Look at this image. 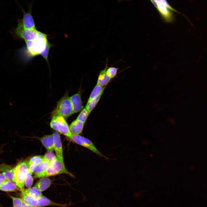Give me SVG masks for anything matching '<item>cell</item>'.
Returning <instances> with one entry per match:
<instances>
[{
  "label": "cell",
  "instance_id": "obj_1",
  "mask_svg": "<svg viewBox=\"0 0 207 207\" xmlns=\"http://www.w3.org/2000/svg\"><path fill=\"white\" fill-rule=\"evenodd\" d=\"M65 174L73 177V175L66 169L64 162L62 161L57 158L51 162L48 167L43 172L36 175L34 176L35 178H40L44 177H49Z\"/></svg>",
  "mask_w": 207,
  "mask_h": 207
},
{
  "label": "cell",
  "instance_id": "obj_2",
  "mask_svg": "<svg viewBox=\"0 0 207 207\" xmlns=\"http://www.w3.org/2000/svg\"><path fill=\"white\" fill-rule=\"evenodd\" d=\"M47 35L39 31L37 36L34 39L25 41L28 52L34 57L40 54L45 48L47 41Z\"/></svg>",
  "mask_w": 207,
  "mask_h": 207
},
{
  "label": "cell",
  "instance_id": "obj_3",
  "mask_svg": "<svg viewBox=\"0 0 207 207\" xmlns=\"http://www.w3.org/2000/svg\"><path fill=\"white\" fill-rule=\"evenodd\" d=\"M51 116L50 124L51 128L71 139L72 135L64 118L54 110L52 112Z\"/></svg>",
  "mask_w": 207,
  "mask_h": 207
},
{
  "label": "cell",
  "instance_id": "obj_4",
  "mask_svg": "<svg viewBox=\"0 0 207 207\" xmlns=\"http://www.w3.org/2000/svg\"><path fill=\"white\" fill-rule=\"evenodd\" d=\"M28 161H24L21 162L14 168L15 183L21 189L24 188L25 180L29 172Z\"/></svg>",
  "mask_w": 207,
  "mask_h": 207
},
{
  "label": "cell",
  "instance_id": "obj_5",
  "mask_svg": "<svg viewBox=\"0 0 207 207\" xmlns=\"http://www.w3.org/2000/svg\"><path fill=\"white\" fill-rule=\"evenodd\" d=\"M54 111L67 118L73 114L71 103L68 94H66L57 102Z\"/></svg>",
  "mask_w": 207,
  "mask_h": 207
},
{
  "label": "cell",
  "instance_id": "obj_6",
  "mask_svg": "<svg viewBox=\"0 0 207 207\" xmlns=\"http://www.w3.org/2000/svg\"><path fill=\"white\" fill-rule=\"evenodd\" d=\"M18 25L15 30L16 34L25 41H31L38 36L39 31L36 29H29L24 28L20 19L18 21Z\"/></svg>",
  "mask_w": 207,
  "mask_h": 207
},
{
  "label": "cell",
  "instance_id": "obj_7",
  "mask_svg": "<svg viewBox=\"0 0 207 207\" xmlns=\"http://www.w3.org/2000/svg\"><path fill=\"white\" fill-rule=\"evenodd\" d=\"M71 140L76 143L88 149L100 156L107 159H108V158L98 150L91 140L86 138L79 135H72Z\"/></svg>",
  "mask_w": 207,
  "mask_h": 207
},
{
  "label": "cell",
  "instance_id": "obj_8",
  "mask_svg": "<svg viewBox=\"0 0 207 207\" xmlns=\"http://www.w3.org/2000/svg\"><path fill=\"white\" fill-rule=\"evenodd\" d=\"M32 4L30 3L28 6V10L25 12L21 7L22 11L23 16L22 19H20L24 28L29 29H36L34 20L32 15Z\"/></svg>",
  "mask_w": 207,
  "mask_h": 207
},
{
  "label": "cell",
  "instance_id": "obj_9",
  "mask_svg": "<svg viewBox=\"0 0 207 207\" xmlns=\"http://www.w3.org/2000/svg\"><path fill=\"white\" fill-rule=\"evenodd\" d=\"M52 134L54 149L56 157L62 161L64 162L62 143L59 133L55 131Z\"/></svg>",
  "mask_w": 207,
  "mask_h": 207
},
{
  "label": "cell",
  "instance_id": "obj_10",
  "mask_svg": "<svg viewBox=\"0 0 207 207\" xmlns=\"http://www.w3.org/2000/svg\"><path fill=\"white\" fill-rule=\"evenodd\" d=\"M152 2L156 7L161 16L166 22L170 23L172 21L173 17L172 14L164 4L160 2Z\"/></svg>",
  "mask_w": 207,
  "mask_h": 207
},
{
  "label": "cell",
  "instance_id": "obj_11",
  "mask_svg": "<svg viewBox=\"0 0 207 207\" xmlns=\"http://www.w3.org/2000/svg\"><path fill=\"white\" fill-rule=\"evenodd\" d=\"M70 98L72 106L73 114L80 111L83 108L80 94L77 93L70 97Z\"/></svg>",
  "mask_w": 207,
  "mask_h": 207
},
{
  "label": "cell",
  "instance_id": "obj_12",
  "mask_svg": "<svg viewBox=\"0 0 207 207\" xmlns=\"http://www.w3.org/2000/svg\"><path fill=\"white\" fill-rule=\"evenodd\" d=\"M39 139L47 151H54L52 134L44 135L39 138Z\"/></svg>",
  "mask_w": 207,
  "mask_h": 207
},
{
  "label": "cell",
  "instance_id": "obj_13",
  "mask_svg": "<svg viewBox=\"0 0 207 207\" xmlns=\"http://www.w3.org/2000/svg\"><path fill=\"white\" fill-rule=\"evenodd\" d=\"M84 124L76 119L69 126L70 131L72 135H78L82 132Z\"/></svg>",
  "mask_w": 207,
  "mask_h": 207
},
{
  "label": "cell",
  "instance_id": "obj_14",
  "mask_svg": "<svg viewBox=\"0 0 207 207\" xmlns=\"http://www.w3.org/2000/svg\"><path fill=\"white\" fill-rule=\"evenodd\" d=\"M108 68V62L106 64L104 69L101 70L99 73L98 78L97 84L103 86L107 85L110 81L111 78L106 74V72Z\"/></svg>",
  "mask_w": 207,
  "mask_h": 207
},
{
  "label": "cell",
  "instance_id": "obj_15",
  "mask_svg": "<svg viewBox=\"0 0 207 207\" xmlns=\"http://www.w3.org/2000/svg\"><path fill=\"white\" fill-rule=\"evenodd\" d=\"M36 183L35 186L41 192L44 191L49 188L51 184V181L48 177L40 178Z\"/></svg>",
  "mask_w": 207,
  "mask_h": 207
},
{
  "label": "cell",
  "instance_id": "obj_16",
  "mask_svg": "<svg viewBox=\"0 0 207 207\" xmlns=\"http://www.w3.org/2000/svg\"><path fill=\"white\" fill-rule=\"evenodd\" d=\"M37 207H41L49 205L65 206V204H61L54 202L47 198L43 195L38 199Z\"/></svg>",
  "mask_w": 207,
  "mask_h": 207
},
{
  "label": "cell",
  "instance_id": "obj_17",
  "mask_svg": "<svg viewBox=\"0 0 207 207\" xmlns=\"http://www.w3.org/2000/svg\"><path fill=\"white\" fill-rule=\"evenodd\" d=\"M18 187L12 181L6 180L0 186V190L5 192H12L17 190Z\"/></svg>",
  "mask_w": 207,
  "mask_h": 207
},
{
  "label": "cell",
  "instance_id": "obj_18",
  "mask_svg": "<svg viewBox=\"0 0 207 207\" xmlns=\"http://www.w3.org/2000/svg\"><path fill=\"white\" fill-rule=\"evenodd\" d=\"M43 160V156L37 155L31 157L28 161V170L32 175L33 168L40 163Z\"/></svg>",
  "mask_w": 207,
  "mask_h": 207
},
{
  "label": "cell",
  "instance_id": "obj_19",
  "mask_svg": "<svg viewBox=\"0 0 207 207\" xmlns=\"http://www.w3.org/2000/svg\"><path fill=\"white\" fill-rule=\"evenodd\" d=\"M50 163L46 161H43L38 165L35 166L32 171V174L34 176L38 175L45 171L49 166Z\"/></svg>",
  "mask_w": 207,
  "mask_h": 207
},
{
  "label": "cell",
  "instance_id": "obj_20",
  "mask_svg": "<svg viewBox=\"0 0 207 207\" xmlns=\"http://www.w3.org/2000/svg\"><path fill=\"white\" fill-rule=\"evenodd\" d=\"M21 191L22 199L25 203L34 207H37L38 199L34 198L22 191Z\"/></svg>",
  "mask_w": 207,
  "mask_h": 207
},
{
  "label": "cell",
  "instance_id": "obj_21",
  "mask_svg": "<svg viewBox=\"0 0 207 207\" xmlns=\"http://www.w3.org/2000/svg\"><path fill=\"white\" fill-rule=\"evenodd\" d=\"M21 190L25 193L36 199H38L43 195L41 191L35 186Z\"/></svg>",
  "mask_w": 207,
  "mask_h": 207
},
{
  "label": "cell",
  "instance_id": "obj_22",
  "mask_svg": "<svg viewBox=\"0 0 207 207\" xmlns=\"http://www.w3.org/2000/svg\"><path fill=\"white\" fill-rule=\"evenodd\" d=\"M105 88V87H103L96 84L91 94L87 103H89L96 96L101 94H102Z\"/></svg>",
  "mask_w": 207,
  "mask_h": 207
},
{
  "label": "cell",
  "instance_id": "obj_23",
  "mask_svg": "<svg viewBox=\"0 0 207 207\" xmlns=\"http://www.w3.org/2000/svg\"><path fill=\"white\" fill-rule=\"evenodd\" d=\"M102 94L99 95L91 100L89 103H87L85 108L88 111L89 114L95 107L99 100Z\"/></svg>",
  "mask_w": 207,
  "mask_h": 207
},
{
  "label": "cell",
  "instance_id": "obj_24",
  "mask_svg": "<svg viewBox=\"0 0 207 207\" xmlns=\"http://www.w3.org/2000/svg\"><path fill=\"white\" fill-rule=\"evenodd\" d=\"M2 174L5 176L7 180L12 181L15 183V174L14 168L4 171Z\"/></svg>",
  "mask_w": 207,
  "mask_h": 207
},
{
  "label": "cell",
  "instance_id": "obj_25",
  "mask_svg": "<svg viewBox=\"0 0 207 207\" xmlns=\"http://www.w3.org/2000/svg\"><path fill=\"white\" fill-rule=\"evenodd\" d=\"M89 114L85 108H84L82 110L76 119L85 124Z\"/></svg>",
  "mask_w": 207,
  "mask_h": 207
},
{
  "label": "cell",
  "instance_id": "obj_26",
  "mask_svg": "<svg viewBox=\"0 0 207 207\" xmlns=\"http://www.w3.org/2000/svg\"><path fill=\"white\" fill-rule=\"evenodd\" d=\"M118 69V68L113 66L109 67L106 69V73L107 75L111 79L116 76Z\"/></svg>",
  "mask_w": 207,
  "mask_h": 207
},
{
  "label": "cell",
  "instance_id": "obj_27",
  "mask_svg": "<svg viewBox=\"0 0 207 207\" xmlns=\"http://www.w3.org/2000/svg\"><path fill=\"white\" fill-rule=\"evenodd\" d=\"M52 45L47 41L45 48L40 54L45 60L47 63H48V57L49 51Z\"/></svg>",
  "mask_w": 207,
  "mask_h": 207
},
{
  "label": "cell",
  "instance_id": "obj_28",
  "mask_svg": "<svg viewBox=\"0 0 207 207\" xmlns=\"http://www.w3.org/2000/svg\"><path fill=\"white\" fill-rule=\"evenodd\" d=\"M56 158V155L53 151H47L43 156V160L46 161L50 163Z\"/></svg>",
  "mask_w": 207,
  "mask_h": 207
},
{
  "label": "cell",
  "instance_id": "obj_29",
  "mask_svg": "<svg viewBox=\"0 0 207 207\" xmlns=\"http://www.w3.org/2000/svg\"><path fill=\"white\" fill-rule=\"evenodd\" d=\"M33 182V177L31 174L29 172L27 174L25 178L24 185L28 188L31 187Z\"/></svg>",
  "mask_w": 207,
  "mask_h": 207
},
{
  "label": "cell",
  "instance_id": "obj_30",
  "mask_svg": "<svg viewBox=\"0 0 207 207\" xmlns=\"http://www.w3.org/2000/svg\"><path fill=\"white\" fill-rule=\"evenodd\" d=\"M10 197L12 200L14 207H23V201L22 199L11 195H10Z\"/></svg>",
  "mask_w": 207,
  "mask_h": 207
},
{
  "label": "cell",
  "instance_id": "obj_31",
  "mask_svg": "<svg viewBox=\"0 0 207 207\" xmlns=\"http://www.w3.org/2000/svg\"><path fill=\"white\" fill-rule=\"evenodd\" d=\"M6 180L5 177L2 173H0V186Z\"/></svg>",
  "mask_w": 207,
  "mask_h": 207
},
{
  "label": "cell",
  "instance_id": "obj_32",
  "mask_svg": "<svg viewBox=\"0 0 207 207\" xmlns=\"http://www.w3.org/2000/svg\"><path fill=\"white\" fill-rule=\"evenodd\" d=\"M168 120L169 123L172 125H175L176 123L175 120L171 117L169 118H168Z\"/></svg>",
  "mask_w": 207,
  "mask_h": 207
},
{
  "label": "cell",
  "instance_id": "obj_33",
  "mask_svg": "<svg viewBox=\"0 0 207 207\" xmlns=\"http://www.w3.org/2000/svg\"><path fill=\"white\" fill-rule=\"evenodd\" d=\"M23 207H34L29 205L28 204H26L23 201Z\"/></svg>",
  "mask_w": 207,
  "mask_h": 207
},
{
  "label": "cell",
  "instance_id": "obj_34",
  "mask_svg": "<svg viewBox=\"0 0 207 207\" xmlns=\"http://www.w3.org/2000/svg\"><path fill=\"white\" fill-rule=\"evenodd\" d=\"M2 151L1 150H0V154L2 152Z\"/></svg>",
  "mask_w": 207,
  "mask_h": 207
}]
</instances>
